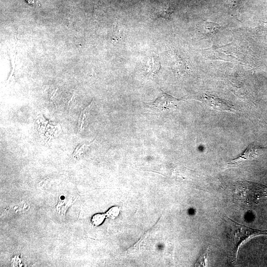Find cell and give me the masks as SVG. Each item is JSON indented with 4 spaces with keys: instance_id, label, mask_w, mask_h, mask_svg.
I'll return each instance as SVG.
<instances>
[{
    "instance_id": "cell-11",
    "label": "cell",
    "mask_w": 267,
    "mask_h": 267,
    "mask_svg": "<svg viewBox=\"0 0 267 267\" xmlns=\"http://www.w3.org/2000/svg\"><path fill=\"white\" fill-rule=\"evenodd\" d=\"M220 26L218 24L213 22H206L204 24V29L205 33H212L217 32Z\"/></svg>"
},
{
    "instance_id": "cell-13",
    "label": "cell",
    "mask_w": 267,
    "mask_h": 267,
    "mask_svg": "<svg viewBox=\"0 0 267 267\" xmlns=\"http://www.w3.org/2000/svg\"><path fill=\"white\" fill-rule=\"evenodd\" d=\"M208 250L206 252L201 255L199 258L198 261L197 262V264L198 266H207V258H208Z\"/></svg>"
},
{
    "instance_id": "cell-10",
    "label": "cell",
    "mask_w": 267,
    "mask_h": 267,
    "mask_svg": "<svg viewBox=\"0 0 267 267\" xmlns=\"http://www.w3.org/2000/svg\"><path fill=\"white\" fill-rule=\"evenodd\" d=\"M159 65L157 60L153 58L150 59L147 65L146 70L150 73H156L158 70Z\"/></svg>"
},
{
    "instance_id": "cell-1",
    "label": "cell",
    "mask_w": 267,
    "mask_h": 267,
    "mask_svg": "<svg viewBox=\"0 0 267 267\" xmlns=\"http://www.w3.org/2000/svg\"><path fill=\"white\" fill-rule=\"evenodd\" d=\"M232 193L236 201L251 207L267 198V186L252 181H241L234 185Z\"/></svg>"
},
{
    "instance_id": "cell-6",
    "label": "cell",
    "mask_w": 267,
    "mask_h": 267,
    "mask_svg": "<svg viewBox=\"0 0 267 267\" xmlns=\"http://www.w3.org/2000/svg\"><path fill=\"white\" fill-rule=\"evenodd\" d=\"M92 104V102L88 105L81 113L78 123V133H82L88 125Z\"/></svg>"
},
{
    "instance_id": "cell-5",
    "label": "cell",
    "mask_w": 267,
    "mask_h": 267,
    "mask_svg": "<svg viewBox=\"0 0 267 267\" xmlns=\"http://www.w3.org/2000/svg\"><path fill=\"white\" fill-rule=\"evenodd\" d=\"M180 101L179 99L163 92L154 102L147 104L149 107L161 111L176 108Z\"/></svg>"
},
{
    "instance_id": "cell-12",
    "label": "cell",
    "mask_w": 267,
    "mask_h": 267,
    "mask_svg": "<svg viewBox=\"0 0 267 267\" xmlns=\"http://www.w3.org/2000/svg\"><path fill=\"white\" fill-rule=\"evenodd\" d=\"M90 144H81L79 145L78 147H77L75 152H74V156L76 154L81 155L83 153L85 152L86 150L89 148Z\"/></svg>"
},
{
    "instance_id": "cell-4",
    "label": "cell",
    "mask_w": 267,
    "mask_h": 267,
    "mask_svg": "<svg viewBox=\"0 0 267 267\" xmlns=\"http://www.w3.org/2000/svg\"><path fill=\"white\" fill-rule=\"evenodd\" d=\"M202 101L212 109L218 111L233 112L235 109L232 104L214 95L205 93L201 96Z\"/></svg>"
},
{
    "instance_id": "cell-3",
    "label": "cell",
    "mask_w": 267,
    "mask_h": 267,
    "mask_svg": "<svg viewBox=\"0 0 267 267\" xmlns=\"http://www.w3.org/2000/svg\"><path fill=\"white\" fill-rule=\"evenodd\" d=\"M267 149V147H261L255 143H250L240 155L230 159L227 162V165L237 166L244 161L253 160L260 156Z\"/></svg>"
},
{
    "instance_id": "cell-2",
    "label": "cell",
    "mask_w": 267,
    "mask_h": 267,
    "mask_svg": "<svg viewBox=\"0 0 267 267\" xmlns=\"http://www.w3.org/2000/svg\"><path fill=\"white\" fill-rule=\"evenodd\" d=\"M225 219L228 224L227 235L231 242L236 258L237 257L239 248L242 243L253 237L267 235V230L253 229L240 224L226 216Z\"/></svg>"
},
{
    "instance_id": "cell-8",
    "label": "cell",
    "mask_w": 267,
    "mask_h": 267,
    "mask_svg": "<svg viewBox=\"0 0 267 267\" xmlns=\"http://www.w3.org/2000/svg\"><path fill=\"white\" fill-rule=\"evenodd\" d=\"M106 218L105 213H96L91 217L90 222L93 226H97L103 222Z\"/></svg>"
},
{
    "instance_id": "cell-14",
    "label": "cell",
    "mask_w": 267,
    "mask_h": 267,
    "mask_svg": "<svg viewBox=\"0 0 267 267\" xmlns=\"http://www.w3.org/2000/svg\"><path fill=\"white\" fill-rule=\"evenodd\" d=\"M29 3L33 4L36 0H26Z\"/></svg>"
},
{
    "instance_id": "cell-15",
    "label": "cell",
    "mask_w": 267,
    "mask_h": 267,
    "mask_svg": "<svg viewBox=\"0 0 267 267\" xmlns=\"http://www.w3.org/2000/svg\"><path fill=\"white\" fill-rule=\"evenodd\" d=\"M265 27L267 29V22L265 23Z\"/></svg>"
},
{
    "instance_id": "cell-7",
    "label": "cell",
    "mask_w": 267,
    "mask_h": 267,
    "mask_svg": "<svg viewBox=\"0 0 267 267\" xmlns=\"http://www.w3.org/2000/svg\"><path fill=\"white\" fill-rule=\"evenodd\" d=\"M173 12V8L169 5L163 6L156 9L153 13L152 17L154 19L163 18L169 19Z\"/></svg>"
},
{
    "instance_id": "cell-9",
    "label": "cell",
    "mask_w": 267,
    "mask_h": 267,
    "mask_svg": "<svg viewBox=\"0 0 267 267\" xmlns=\"http://www.w3.org/2000/svg\"><path fill=\"white\" fill-rule=\"evenodd\" d=\"M120 213V208L117 206H114L110 207L105 212L106 218L111 220L116 219Z\"/></svg>"
}]
</instances>
